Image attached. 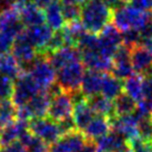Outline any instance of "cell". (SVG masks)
Here are the masks:
<instances>
[{
  "instance_id": "cell-1",
  "label": "cell",
  "mask_w": 152,
  "mask_h": 152,
  "mask_svg": "<svg viewBox=\"0 0 152 152\" xmlns=\"http://www.w3.org/2000/svg\"><path fill=\"white\" fill-rule=\"evenodd\" d=\"M113 10L102 0H88L81 7L80 21L90 34H99L110 21H112Z\"/></svg>"
},
{
  "instance_id": "cell-42",
  "label": "cell",
  "mask_w": 152,
  "mask_h": 152,
  "mask_svg": "<svg viewBox=\"0 0 152 152\" xmlns=\"http://www.w3.org/2000/svg\"><path fill=\"white\" fill-rule=\"evenodd\" d=\"M32 4H34L36 6H38L39 8L41 9H45L48 7V6H50L51 4H53L56 1H58V0H30Z\"/></svg>"
},
{
  "instance_id": "cell-32",
  "label": "cell",
  "mask_w": 152,
  "mask_h": 152,
  "mask_svg": "<svg viewBox=\"0 0 152 152\" xmlns=\"http://www.w3.org/2000/svg\"><path fill=\"white\" fill-rule=\"evenodd\" d=\"M61 10H62V15L66 20V23H71V22L80 20L81 7L79 4L61 1Z\"/></svg>"
},
{
  "instance_id": "cell-8",
  "label": "cell",
  "mask_w": 152,
  "mask_h": 152,
  "mask_svg": "<svg viewBox=\"0 0 152 152\" xmlns=\"http://www.w3.org/2000/svg\"><path fill=\"white\" fill-rule=\"evenodd\" d=\"M25 31V30H23ZM11 55L18 61V64L21 68V70L26 71L29 70L36 59L39 57V52L36 47L29 41V39L26 37L25 32H22L18 37L11 48Z\"/></svg>"
},
{
  "instance_id": "cell-27",
  "label": "cell",
  "mask_w": 152,
  "mask_h": 152,
  "mask_svg": "<svg viewBox=\"0 0 152 152\" xmlns=\"http://www.w3.org/2000/svg\"><path fill=\"white\" fill-rule=\"evenodd\" d=\"M45 16H46L47 25L53 31L61 30L67 25L64 18V15H62V10H61V2L56 1L53 4H51L50 6H48L45 9Z\"/></svg>"
},
{
  "instance_id": "cell-29",
  "label": "cell",
  "mask_w": 152,
  "mask_h": 152,
  "mask_svg": "<svg viewBox=\"0 0 152 152\" xmlns=\"http://www.w3.org/2000/svg\"><path fill=\"white\" fill-rule=\"evenodd\" d=\"M21 73V68L12 55L10 53L0 55V75L16 80Z\"/></svg>"
},
{
  "instance_id": "cell-21",
  "label": "cell",
  "mask_w": 152,
  "mask_h": 152,
  "mask_svg": "<svg viewBox=\"0 0 152 152\" xmlns=\"http://www.w3.org/2000/svg\"><path fill=\"white\" fill-rule=\"evenodd\" d=\"M104 73L106 72H99L94 71V70L86 71L82 82H81L80 90L81 92L86 96L87 99L101 93L102 81H103Z\"/></svg>"
},
{
  "instance_id": "cell-2",
  "label": "cell",
  "mask_w": 152,
  "mask_h": 152,
  "mask_svg": "<svg viewBox=\"0 0 152 152\" xmlns=\"http://www.w3.org/2000/svg\"><path fill=\"white\" fill-rule=\"evenodd\" d=\"M151 19V11H142L130 4H124L122 7L113 10L112 23L121 32L131 29L140 31Z\"/></svg>"
},
{
  "instance_id": "cell-35",
  "label": "cell",
  "mask_w": 152,
  "mask_h": 152,
  "mask_svg": "<svg viewBox=\"0 0 152 152\" xmlns=\"http://www.w3.org/2000/svg\"><path fill=\"white\" fill-rule=\"evenodd\" d=\"M122 43L132 49L133 47L141 45V36L139 30H127L122 32Z\"/></svg>"
},
{
  "instance_id": "cell-38",
  "label": "cell",
  "mask_w": 152,
  "mask_h": 152,
  "mask_svg": "<svg viewBox=\"0 0 152 152\" xmlns=\"http://www.w3.org/2000/svg\"><path fill=\"white\" fill-rule=\"evenodd\" d=\"M0 152H27V149L20 141H16L7 145H2L0 148Z\"/></svg>"
},
{
  "instance_id": "cell-37",
  "label": "cell",
  "mask_w": 152,
  "mask_h": 152,
  "mask_svg": "<svg viewBox=\"0 0 152 152\" xmlns=\"http://www.w3.org/2000/svg\"><path fill=\"white\" fill-rule=\"evenodd\" d=\"M128 4L142 11H152V0H129Z\"/></svg>"
},
{
  "instance_id": "cell-16",
  "label": "cell",
  "mask_w": 152,
  "mask_h": 152,
  "mask_svg": "<svg viewBox=\"0 0 152 152\" xmlns=\"http://www.w3.org/2000/svg\"><path fill=\"white\" fill-rule=\"evenodd\" d=\"M112 130L117 131L118 133L124 137L127 141L134 139L139 137L138 131V118L134 113L128 114V115H114L110 119Z\"/></svg>"
},
{
  "instance_id": "cell-45",
  "label": "cell",
  "mask_w": 152,
  "mask_h": 152,
  "mask_svg": "<svg viewBox=\"0 0 152 152\" xmlns=\"http://www.w3.org/2000/svg\"><path fill=\"white\" fill-rule=\"evenodd\" d=\"M141 45H142V46H144L145 48H148L149 50H150V52H151V55H152V39H150V40H147V41H143Z\"/></svg>"
},
{
  "instance_id": "cell-19",
  "label": "cell",
  "mask_w": 152,
  "mask_h": 152,
  "mask_svg": "<svg viewBox=\"0 0 152 152\" xmlns=\"http://www.w3.org/2000/svg\"><path fill=\"white\" fill-rule=\"evenodd\" d=\"M96 143L99 152H123L128 148L127 139L114 130L96 140Z\"/></svg>"
},
{
  "instance_id": "cell-43",
  "label": "cell",
  "mask_w": 152,
  "mask_h": 152,
  "mask_svg": "<svg viewBox=\"0 0 152 152\" xmlns=\"http://www.w3.org/2000/svg\"><path fill=\"white\" fill-rule=\"evenodd\" d=\"M11 2L12 0H0V12L4 9L11 7Z\"/></svg>"
},
{
  "instance_id": "cell-12",
  "label": "cell",
  "mask_w": 152,
  "mask_h": 152,
  "mask_svg": "<svg viewBox=\"0 0 152 152\" xmlns=\"http://www.w3.org/2000/svg\"><path fill=\"white\" fill-rule=\"evenodd\" d=\"M133 67L131 62V49L126 45H121L113 56V64L111 73L118 79L124 81L133 75Z\"/></svg>"
},
{
  "instance_id": "cell-34",
  "label": "cell",
  "mask_w": 152,
  "mask_h": 152,
  "mask_svg": "<svg viewBox=\"0 0 152 152\" xmlns=\"http://www.w3.org/2000/svg\"><path fill=\"white\" fill-rule=\"evenodd\" d=\"M13 91V81L11 78L0 75V101L11 98Z\"/></svg>"
},
{
  "instance_id": "cell-26",
  "label": "cell",
  "mask_w": 152,
  "mask_h": 152,
  "mask_svg": "<svg viewBox=\"0 0 152 152\" xmlns=\"http://www.w3.org/2000/svg\"><path fill=\"white\" fill-rule=\"evenodd\" d=\"M123 92V81L114 77L111 72H106L102 81L101 94L113 101Z\"/></svg>"
},
{
  "instance_id": "cell-24",
  "label": "cell",
  "mask_w": 152,
  "mask_h": 152,
  "mask_svg": "<svg viewBox=\"0 0 152 152\" xmlns=\"http://www.w3.org/2000/svg\"><path fill=\"white\" fill-rule=\"evenodd\" d=\"M20 18L23 26L27 28L34 27V26L43 25L46 22V16H45V10L39 8L32 2H29L26 7L19 11Z\"/></svg>"
},
{
  "instance_id": "cell-33",
  "label": "cell",
  "mask_w": 152,
  "mask_h": 152,
  "mask_svg": "<svg viewBox=\"0 0 152 152\" xmlns=\"http://www.w3.org/2000/svg\"><path fill=\"white\" fill-rule=\"evenodd\" d=\"M138 131L141 139L145 141H152V115L139 119Z\"/></svg>"
},
{
  "instance_id": "cell-14",
  "label": "cell",
  "mask_w": 152,
  "mask_h": 152,
  "mask_svg": "<svg viewBox=\"0 0 152 152\" xmlns=\"http://www.w3.org/2000/svg\"><path fill=\"white\" fill-rule=\"evenodd\" d=\"M131 62L134 73L142 77L152 75V55L144 46L138 45L131 49Z\"/></svg>"
},
{
  "instance_id": "cell-5",
  "label": "cell",
  "mask_w": 152,
  "mask_h": 152,
  "mask_svg": "<svg viewBox=\"0 0 152 152\" xmlns=\"http://www.w3.org/2000/svg\"><path fill=\"white\" fill-rule=\"evenodd\" d=\"M51 98V94L47 91L40 92L25 106L17 108V119L23 121H31L34 119L46 117L50 107Z\"/></svg>"
},
{
  "instance_id": "cell-7",
  "label": "cell",
  "mask_w": 152,
  "mask_h": 152,
  "mask_svg": "<svg viewBox=\"0 0 152 152\" xmlns=\"http://www.w3.org/2000/svg\"><path fill=\"white\" fill-rule=\"evenodd\" d=\"M30 132L47 145H51L62 135L58 122L48 117L34 119L29 122Z\"/></svg>"
},
{
  "instance_id": "cell-13",
  "label": "cell",
  "mask_w": 152,
  "mask_h": 152,
  "mask_svg": "<svg viewBox=\"0 0 152 152\" xmlns=\"http://www.w3.org/2000/svg\"><path fill=\"white\" fill-rule=\"evenodd\" d=\"M88 141L82 131L73 130L61 135L49 147V152H76Z\"/></svg>"
},
{
  "instance_id": "cell-11",
  "label": "cell",
  "mask_w": 152,
  "mask_h": 152,
  "mask_svg": "<svg viewBox=\"0 0 152 152\" xmlns=\"http://www.w3.org/2000/svg\"><path fill=\"white\" fill-rule=\"evenodd\" d=\"M99 37V50L102 55L113 59V56L118 48L122 45V32L113 25H107L98 34Z\"/></svg>"
},
{
  "instance_id": "cell-44",
  "label": "cell",
  "mask_w": 152,
  "mask_h": 152,
  "mask_svg": "<svg viewBox=\"0 0 152 152\" xmlns=\"http://www.w3.org/2000/svg\"><path fill=\"white\" fill-rule=\"evenodd\" d=\"M62 2H69V4H83L85 2H87L88 0H61Z\"/></svg>"
},
{
  "instance_id": "cell-17",
  "label": "cell",
  "mask_w": 152,
  "mask_h": 152,
  "mask_svg": "<svg viewBox=\"0 0 152 152\" xmlns=\"http://www.w3.org/2000/svg\"><path fill=\"white\" fill-rule=\"evenodd\" d=\"M47 59L49 60L51 66L57 71L67 64L81 60V51L79 50V48L73 46L62 47L58 50L49 53L47 56Z\"/></svg>"
},
{
  "instance_id": "cell-30",
  "label": "cell",
  "mask_w": 152,
  "mask_h": 152,
  "mask_svg": "<svg viewBox=\"0 0 152 152\" xmlns=\"http://www.w3.org/2000/svg\"><path fill=\"white\" fill-rule=\"evenodd\" d=\"M113 104L115 115H128L134 113L138 102L130 96H128L126 92H122L113 100Z\"/></svg>"
},
{
  "instance_id": "cell-36",
  "label": "cell",
  "mask_w": 152,
  "mask_h": 152,
  "mask_svg": "<svg viewBox=\"0 0 152 152\" xmlns=\"http://www.w3.org/2000/svg\"><path fill=\"white\" fill-rule=\"evenodd\" d=\"M151 141H145L141 139L140 137H137L134 139L128 141V145L130 148L131 152H149V145Z\"/></svg>"
},
{
  "instance_id": "cell-15",
  "label": "cell",
  "mask_w": 152,
  "mask_h": 152,
  "mask_svg": "<svg viewBox=\"0 0 152 152\" xmlns=\"http://www.w3.org/2000/svg\"><path fill=\"white\" fill-rule=\"evenodd\" d=\"M81 61L89 70L99 72H111L113 59L102 55L99 48L93 50L81 51Z\"/></svg>"
},
{
  "instance_id": "cell-31",
  "label": "cell",
  "mask_w": 152,
  "mask_h": 152,
  "mask_svg": "<svg viewBox=\"0 0 152 152\" xmlns=\"http://www.w3.org/2000/svg\"><path fill=\"white\" fill-rule=\"evenodd\" d=\"M17 119V107L10 100L0 101V132Z\"/></svg>"
},
{
  "instance_id": "cell-9",
  "label": "cell",
  "mask_w": 152,
  "mask_h": 152,
  "mask_svg": "<svg viewBox=\"0 0 152 152\" xmlns=\"http://www.w3.org/2000/svg\"><path fill=\"white\" fill-rule=\"evenodd\" d=\"M73 107L75 103L72 101L71 94L66 91H61L51 98L50 107L48 110V118L56 122L71 118L73 113Z\"/></svg>"
},
{
  "instance_id": "cell-23",
  "label": "cell",
  "mask_w": 152,
  "mask_h": 152,
  "mask_svg": "<svg viewBox=\"0 0 152 152\" xmlns=\"http://www.w3.org/2000/svg\"><path fill=\"white\" fill-rule=\"evenodd\" d=\"M94 117H96V113L88 103V100L76 103L73 107L72 119H73L77 130L83 131Z\"/></svg>"
},
{
  "instance_id": "cell-41",
  "label": "cell",
  "mask_w": 152,
  "mask_h": 152,
  "mask_svg": "<svg viewBox=\"0 0 152 152\" xmlns=\"http://www.w3.org/2000/svg\"><path fill=\"white\" fill-rule=\"evenodd\" d=\"M102 1L112 10H115V9L124 6V4H129V0H102Z\"/></svg>"
},
{
  "instance_id": "cell-10",
  "label": "cell",
  "mask_w": 152,
  "mask_h": 152,
  "mask_svg": "<svg viewBox=\"0 0 152 152\" xmlns=\"http://www.w3.org/2000/svg\"><path fill=\"white\" fill-rule=\"evenodd\" d=\"M23 27L17 9L9 7L0 12V34L16 40L23 32Z\"/></svg>"
},
{
  "instance_id": "cell-39",
  "label": "cell",
  "mask_w": 152,
  "mask_h": 152,
  "mask_svg": "<svg viewBox=\"0 0 152 152\" xmlns=\"http://www.w3.org/2000/svg\"><path fill=\"white\" fill-rule=\"evenodd\" d=\"M143 99L152 100V75L143 77Z\"/></svg>"
},
{
  "instance_id": "cell-46",
  "label": "cell",
  "mask_w": 152,
  "mask_h": 152,
  "mask_svg": "<svg viewBox=\"0 0 152 152\" xmlns=\"http://www.w3.org/2000/svg\"><path fill=\"white\" fill-rule=\"evenodd\" d=\"M149 152H152V141L150 142V145H149Z\"/></svg>"
},
{
  "instance_id": "cell-47",
  "label": "cell",
  "mask_w": 152,
  "mask_h": 152,
  "mask_svg": "<svg viewBox=\"0 0 152 152\" xmlns=\"http://www.w3.org/2000/svg\"><path fill=\"white\" fill-rule=\"evenodd\" d=\"M0 148H1V145H0Z\"/></svg>"
},
{
  "instance_id": "cell-6",
  "label": "cell",
  "mask_w": 152,
  "mask_h": 152,
  "mask_svg": "<svg viewBox=\"0 0 152 152\" xmlns=\"http://www.w3.org/2000/svg\"><path fill=\"white\" fill-rule=\"evenodd\" d=\"M40 92L42 91L34 81V79L30 77L29 73L22 72L13 82L11 101L17 108H19L28 103L32 98H34Z\"/></svg>"
},
{
  "instance_id": "cell-40",
  "label": "cell",
  "mask_w": 152,
  "mask_h": 152,
  "mask_svg": "<svg viewBox=\"0 0 152 152\" xmlns=\"http://www.w3.org/2000/svg\"><path fill=\"white\" fill-rule=\"evenodd\" d=\"M76 152H99L98 151V147L96 141L92 140H88L80 149H78Z\"/></svg>"
},
{
  "instance_id": "cell-20",
  "label": "cell",
  "mask_w": 152,
  "mask_h": 152,
  "mask_svg": "<svg viewBox=\"0 0 152 152\" xmlns=\"http://www.w3.org/2000/svg\"><path fill=\"white\" fill-rule=\"evenodd\" d=\"M111 130H112V126H111L110 119L108 117H104V115L96 114V117L92 119V121L89 123L88 127L82 132L88 140L96 141L99 138L109 133Z\"/></svg>"
},
{
  "instance_id": "cell-28",
  "label": "cell",
  "mask_w": 152,
  "mask_h": 152,
  "mask_svg": "<svg viewBox=\"0 0 152 152\" xmlns=\"http://www.w3.org/2000/svg\"><path fill=\"white\" fill-rule=\"evenodd\" d=\"M123 92H126L137 102L141 101L144 98L143 77L133 73L132 76L127 78L123 81Z\"/></svg>"
},
{
  "instance_id": "cell-18",
  "label": "cell",
  "mask_w": 152,
  "mask_h": 152,
  "mask_svg": "<svg viewBox=\"0 0 152 152\" xmlns=\"http://www.w3.org/2000/svg\"><path fill=\"white\" fill-rule=\"evenodd\" d=\"M23 32H25L26 37L29 39L30 42L36 47L39 55H42L50 41L52 34H53V30L48 25L43 23L40 26L29 27Z\"/></svg>"
},
{
  "instance_id": "cell-4",
  "label": "cell",
  "mask_w": 152,
  "mask_h": 152,
  "mask_svg": "<svg viewBox=\"0 0 152 152\" xmlns=\"http://www.w3.org/2000/svg\"><path fill=\"white\" fill-rule=\"evenodd\" d=\"M28 73L34 79L41 91H49L53 86L56 85L57 79V71L46 56L39 55L32 66L29 68Z\"/></svg>"
},
{
  "instance_id": "cell-22",
  "label": "cell",
  "mask_w": 152,
  "mask_h": 152,
  "mask_svg": "<svg viewBox=\"0 0 152 152\" xmlns=\"http://www.w3.org/2000/svg\"><path fill=\"white\" fill-rule=\"evenodd\" d=\"M29 130V123L23 120H15L13 122L4 127L0 132V145H7L16 141H19L21 135Z\"/></svg>"
},
{
  "instance_id": "cell-25",
  "label": "cell",
  "mask_w": 152,
  "mask_h": 152,
  "mask_svg": "<svg viewBox=\"0 0 152 152\" xmlns=\"http://www.w3.org/2000/svg\"><path fill=\"white\" fill-rule=\"evenodd\" d=\"M88 103L92 108L96 114L104 115V117H108L109 119L113 118L115 115L113 101L106 98L104 96H102L101 93L88 98Z\"/></svg>"
},
{
  "instance_id": "cell-3",
  "label": "cell",
  "mask_w": 152,
  "mask_h": 152,
  "mask_svg": "<svg viewBox=\"0 0 152 152\" xmlns=\"http://www.w3.org/2000/svg\"><path fill=\"white\" fill-rule=\"evenodd\" d=\"M85 69V64H82L81 60L64 66V68L57 70V85L62 91L69 93L80 90L81 82L86 73Z\"/></svg>"
}]
</instances>
